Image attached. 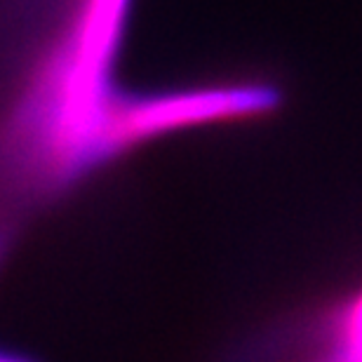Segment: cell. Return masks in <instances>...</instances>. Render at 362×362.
Segmentation results:
<instances>
[{"mask_svg": "<svg viewBox=\"0 0 362 362\" xmlns=\"http://www.w3.org/2000/svg\"><path fill=\"white\" fill-rule=\"evenodd\" d=\"M127 0H81L0 83V264L21 226L120 151L186 122L250 111L247 90L129 97L111 69Z\"/></svg>", "mask_w": 362, "mask_h": 362, "instance_id": "1", "label": "cell"}, {"mask_svg": "<svg viewBox=\"0 0 362 362\" xmlns=\"http://www.w3.org/2000/svg\"><path fill=\"white\" fill-rule=\"evenodd\" d=\"M221 362H362V320L317 301L257 329Z\"/></svg>", "mask_w": 362, "mask_h": 362, "instance_id": "2", "label": "cell"}]
</instances>
